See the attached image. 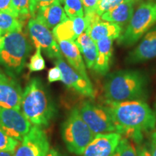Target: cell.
Wrapping results in <instances>:
<instances>
[{
	"instance_id": "obj_1",
	"label": "cell",
	"mask_w": 156,
	"mask_h": 156,
	"mask_svg": "<svg viewBox=\"0 0 156 156\" xmlns=\"http://www.w3.org/2000/svg\"><path fill=\"white\" fill-rule=\"evenodd\" d=\"M104 106L116 124L118 133L142 143L144 134L153 132L156 126V115L144 101L123 102L104 101Z\"/></svg>"
},
{
	"instance_id": "obj_2",
	"label": "cell",
	"mask_w": 156,
	"mask_h": 156,
	"mask_svg": "<svg viewBox=\"0 0 156 156\" xmlns=\"http://www.w3.org/2000/svg\"><path fill=\"white\" fill-rule=\"evenodd\" d=\"M150 79L138 69L119 70L109 74L103 85L105 100L114 102L144 101L149 95Z\"/></svg>"
},
{
	"instance_id": "obj_3",
	"label": "cell",
	"mask_w": 156,
	"mask_h": 156,
	"mask_svg": "<svg viewBox=\"0 0 156 156\" xmlns=\"http://www.w3.org/2000/svg\"><path fill=\"white\" fill-rule=\"evenodd\" d=\"M20 111L31 124L41 128L49 125L55 116V104L38 77L32 78L23 91Z\"/></svg>"
},
{
	"instance_id": "obj_4",
	"label": "cell",
	"mask_w": 156,
	"mask_h": 156,
	"mask_svg": "<svg viewBox=\"0 0 156 156\" xmlns=\"http://www.w3.org/2000/svg\"><path fill=\"white\" fill-rule=\"evenodd\" d=\"M30 50L28 39L22 30L0 36V65L15 77L24 69Z\"/></svg>"
},
{
	"instance_id": "obj_5",
	"label": "cell",
	"mask_w": 156,
	"mask_h": 156,
	"mask_svg": "<svg viewBox=\"0 0 156 156\" xmlns=\"http://www.w3.org/2000/svg\"><path fill=\"white\" fill-rule=\"evenodd\" d=\"M62 140L70 153L83 155L95 134L82 118L77 107L69 112L62 124Z\"/></svg>"
},
{
	"instance_id": "obj_6",
	"label": "cell",
	"mask_w": 156,
	"mask_h": 156,
	"mask_svg": "<svg viewBox=\"0 0 156 156\" xmlns=\"http://www.w3.org/2000/svg\"><path fill=\"white\" fill-rule=\"evenodd\" d=\"M155 24L156 2H144L134 12L125 30L118 38V44L124 47L133 46Z\"/></svg>"
},
{
	"instance_id": "obj_7",
	"label": "cell",
	"mask_w": 156,
	"mask_h": 156,
	"mask_svg": "<svg viewBox=\"0 0 156 156\" xmlns=\"http://www.w3.org/2000/svg\"><path fill=\"white\" fill-rule=\"evenodd\" d=\"M78 109L82 118L95 135L118 133L116 124L104 105L87 101L82 103Z\"/></svg>"
},
{
	"instance_id": "obj_8",
	"label": "cell",
	"mask_w": 156,
	"mask_h": 156,
	"mask_svg": "<svg viewBox=\"0 0 156 156\" xmlns=\"http://www.w3.org/2000/svg\"><path fill=\"white\" fill-rule=\"evenodd\" d=\"M29 35L36 48H41L45 51L48 57L56 59L62 57L59 46L50 29L35 18L28 21Z\"/></svg>"
},
{
	"instance_id": "obj_9",
	"label": "cell",
	"mask_w": 156,
	"mask_h": 156,
	"mask_svg": "<svg viewBox=\"0 0 156 156\" xmlns=\"http://www.w3.org/2000/svg\"><path fill=\"white\" fill-rule=\"evenodd\" d=\"M49 141L43 128L33 126L14 151V156H46Z\"/></svg>"
},
{
	"instance_id": "obj_10",
	"label": "cell",
	"mask_w": 156,
	"mask_h": 156,
	"mask_svg": "<svg viewBox=\"0 0 156 156\" xmlns=\"http://www.w3.org/2000/svg\"><path fill=\"white\" fill-rule=\"evenodd\" d=\"M0 127L7 135L21 142L30 130L32 124L20 110L0 106Z\"/></svg>"
},
{
	"instance_id": "obj_11",
	"label": "cell",
	"mask_w": 156,
	"mask_h": 156,
	"mask_svg": "<svg viewBox=\"0 0 156 156\" xmlns=\"http://www.w3.org/2000/svg\"><path fill=\"white\" fill-rule=\"evenodd\" d=\"M55 65L59 68L62 75V83L70 89H73L83 96L94 98L95 90L90 80H87L70 67L64 60L58 58L54 61Z\"/></svg>"
},
{
	"instance_id": "obj_12",
	"label": "cell",
	"mask_w": 156,
	"mask_h": 156,
	"mask_svg": "<svg viewBox=\"0 0 156 156\" xmlns=\"http://www.w3.org/2000/svg\"><path fill=\"white\" fill-rule=\"evenodd\" d=\"M23 90L15 77L0 70V106L20 110Z\"/></svg>"
},
{
	"instance_id": "obj_13",
	"label": "cell",
	"mask_w": 156,
	"mask_h": 156,
	"mask_svg": "<svg viewBox=\"0 0 156 156\" xmlns=\"http://www.w3.org/2000/svg\"><path fill=\"white\" fill-rule=\"evenodd\" d=\"M156 57V25L146 34L142 41L126 56L127 64H135Z\"/></svg>"
},
{
	"instance_id": "obj_14",
	"label": "cell",
	"mask_w": 156,
	"mask_h": 156,
	"mask_svg": "<svg viewBox=\"0 0 156 156\" xmlns=\"http://www.w3.org/2000/svg\"><path fill=\"white\" fill-rule=\"evenodd\" d=\"M122 138V135L118 133L96 134L83 156H111Z\"/></svg>"
},
{
	"instance_id": "obj_15",
	"label": "cell",
	"mask_w": 156,
	"mask_h": 156,
	"mask_svg": "<svg viewBox=\"0 0 156 156\" xmlns=\"http://www.w3.org/2000/svg\"><path fill=\"white\" fill-rule=\"evenodd\" d=\"M87 28L85 17L68 18L53 29V35L56 41H75Z\"/></svg>"
},
{
	"instance_id": "obj_16",
	"label": "cell",
	"mask_w": 156,
	"mask_h": 156,
	"mask_svg": "<svg viewBox=\"0 0 156 156\" xmlns=\"http://www.w3.org/2000/svg\"><path fill=\"white\" fill-rule=\"evenodd\" d=\"M33 18L41 23L48 29H53L67 19V16L61 4L56 2L38 9Z\"/></svg>"
},
{
	"instance_id": "obj_17",
	"label": "cell",
	"mask_w": 156,
	"mask_h": 156,
	"mask_svg": "<svg viewBox=\"0 0 156 156\" xmlns=\"http://www.w3.org/2000/svg\"><path fill=\"white\" fill-rule=\"evenodd\" d=\"M57 42L58 43L62 54H63L64 57L67 58L70 67H73L82 77L90 80L83 56L75 41H59Z\"/></svg>"
},
{
	"instance_id": "obj_18",
	"label": "cell",
	"mask_w": 156,
	"mask_h": 156,
	"mask_svg": "<svg viewBox=\"0 0 156 156\" xmlns=\"http://www.w3.org/2000/svg\"><path fill=\"white\" fill-rule=\"evenodd\" d=\"M97 57L93 70L100 75H106L110 69L113 58V39L103 38L96 42Z\"/></svg>"
},
{
	"instance_id": "obj_19",
	"label": "cell",
	"mask_w": 156,
	"mask_h": 156,
	"mask_svg": "<svg viewBox=\"0 0 156 156\" xmlns=\"http://www.w3.org/2000/svg\"><path fill=\"white\" fill-rule=\"evenodd\" d=\"M122 31V27L116 23L98 21L87 31V34L96 43L103 38H119Z\"/></svg>"
},
{
	"instance_id": "obj_20",
	"label": "cell",
	"mask_w": 156,
	"mask_h": 156,
	"mask_svg": "<svg viewBox=\"0 0 156 156\" xmlns=\"http://www.w3.org/2000/svg\"><path fill=\"white\" fill-rule=\"evenodd\" d=\"M133 5L131 2H124L103 13L101 18L102 20L116 23L119 25H125L126 23H129L134 14Z\"/></svg>"
},
{
	"instance_id": "obj_21",
	"label": "cell",
	"mask_w": 156,
	"mask_h": 156,
	"mask_svg": "<svg viewBox=\"0 0 156 156\" xmlns=\"http://www.w3.org/2000/svg\"><path fill=\"white\" fill-rule=\"evenodd\" d=\"M75 43L83 54L87 67L93 69L97 57L96 43L85 32L78 36Z\"/></svg>"
},
{
	"instance_id": "obj_22",
	"label": "cell",
	"mask_w": 156,
	"mask_h": 156,
	"mask_svg": "<svg viewBox=\"0 0 156 156\" xmlns=\"http://www.w3.org/2000/svg\"><path fill=\"white\" fill-rule=\"evenodd\" d=\"M21 21L12 15L0 11V36L14 31L22 30Z\"/></svg>"
},
{
	"instance_id": "obj_23",
	"label": "cell",
	"mask_w": 156,
	"mask_h": 156,
	"mask_svg": "<svg viewBox=\"0 0 156 156\" xmlns=\"http://www.w3.org/2000/svg\"><path fill=\"white\" fill-rule=\"evenodd\" d=\"M111 156H136V147L132 140L122 138Z\"/></svg>"
},
{
	"instance_id": "obj_24",
	"label": "cell",
	"mask_w": 156,
	"mask_h": 156,
	"mask_svg": "<svg viewBox=\"0 0 156 156\" xmlns=\"http://www.w3.org/2000/svg\"><path fill=\"white\" fill-rule=\"evenodd\" d=\"M64 12L69 18L84 17V9L81 0H64Z\"/></svg>"
},
{
	"instance_id": "obj_25",
	"label": "cell",
	"mask_w": 156,
	"mask_h": 156,
	"mask_svg": "<svg viewBox=\"0 0 156 156\" xmlns=\"http://www.w3.org/2000/svg\"><path fill=\"white\" fill-rule=\"evenodd\" d=\"M28 67L30 72H40L46 67L45 60L41 54V48H36V51L30 57Z\"/></svg>"
},
{
	"instance_id": "obj_26",
	"label": "cell",
	"mask_w": 156,
	"mask_h": 156,
	"mask_svg": "<svg viewBox=\"0 0 156 156\" xmlns=\"http://www.w3.org/2000/svg\"><path fill=\"white\" fill-rule=\"evenodd\" d=\"M18 145L19 142L17 140L7 135L2 129L0 127V151H14Z\"/></svg>"
},
{
	"instance_id": "obj_27",
	"label": "cell",
	"mask_w": 156,
	"mask_h": 156,
	"mask_svg": "<svg viewBox=\"0 0 156 156\" xmlns=\"http://www.w3.org/2000/svg\"><path fill=\"white\" fill-rule=\"evenodd\" d=\"M19 17H24L30 15V0H12Z\"/></svg>"
},
{
	"instance_id": "obj_28",
	"label": "cell",
	"mask_w": 156,
	"mask_h": 156,
	"mask_svg": "<svg viewBox=\"0 0 156 156\" xmlns=\"http://www.w3.org/2000/svg\"><path fill=\"white\" fill-rule=\"evenodd\" d=\"M124 2L125 1L124 0H99L96 9L97 14L101 16L103 13L108 12Z\"/></svg>"
},
{
	"instance_id": "obj_29",
	"label": "cell",
	"mask_w": 156,
	"mask_h": 156,
	"mask_svg": "<svg viewBox=\"0 0 156 156\" xmlns=\"http://www.w3.org/2000/svg\"><path fill=\"white\" fill-rule=\"evenodd\" d=\"M56 2L60 4L64 3V0H30V15L33 17V15L38 9Z\"/></svg>"
},
{
	"instance_id": "obj_30",
	"label": "cell",
	"mask_w": 156,
	"mask_h": 156,
	"mask_svg": "<svg viewBox=\"0 0 156 156\" xmlns=\"http://www.w3.org/2000/svg\"><path fill=\"white\" fill-rule=\"evenodd\" d=\"M0 11L19 18V15L15 10L12 0H0Z\"/></svg>"
},
{
	"instance_id": "obj_31",
	"label": "cell",
	"mask_w": 156,
	"mask_h": 156,
	"mask_svg": "<svg viewBox=\"0 0 156 156\" xmlns=\"http://www.w3.org/2000/svg\"><path fill=\"white\" fill-rule=\"evenodd\" d=\"M83 3L85 15L96 12V9L99 0H81Z\"/></svg>"
},
{
	"instance_id": "obj_32",
	"label": "cell",
	"mask_w": 156,
	"mask_h": 156,
	"mask_svg": "<svg viewBox=\"0 0 156 156\" xmlns=\"http://www.w3.org/2000/svg\"><path fill=\"white\" fill-rule=\"evenodd\" d=\"M48 80L49 83H54V82L62 81V72L57 66L49 69L48 73Z\"/></svg>"
},
{
	"instance_id": "obj_33",
	"label": "cell",
	"mask_w": 156,
	"mask_h": 156,
	"mask_svg": "<svg viewBox=\"0 0 156 156\" xmlns=\"http://www.w3.org/2000/svg\"><path fill=\"white\" fill-rule=\"evenodd\" d=\"M139 145L136 148V156H152L150 144L146 142L143 144L140 143Z\"/></svg>"
},
{
	"instance_id": "obj_34",
	"label": "cell",
	"mask_w": 156,
	"mask_h": 156,
	"mask_svg": "<svg viewBox=\"0 0 156 156\" xmlns=\"http://www.w3.org/2000/svg\"><path fill=\"white\" fill-rule=\"evenodd\" d=\"M150 145H151L152 156H156V132H153L151 134Z\"/></svg>"
},
{
	"instance_id": "obj_35",
	"label": "cell",
	"mask_w": 156,
	"mask_h": 156,
	"mask_svg": "<svg viewBox=\"0 0 156 156\" xmlns=\"http://www.w3.org/2000/svg\"><path fill=\"white\" fill-rule=\"evenodd\" d=\"M46 156H64L61 152H59L58 150L55 149V148L51 147L49 148L48 152Z\"/></svg>"
},
{
	"instance_id": "obj_36",
	"label": "cell",
	"mask_w": 156,
	"mask_h": 156,
	"mask_svg": "<svg viewBox=\"0 0 156 156\" xmlns=\"http://www.w3.org/2000/svg\"><path fill=\"white\" fill-rule=\"evenodd\" d=\"M14 151H0V156H14Z\"/></svg>"
},
{
	"instance_id": "obj_37",
	"label": "cell",
	"mask_w": 156,
	"mask_h": 156,
	"mask_svg": "<svg viewBox=\"0 0 156 156\" xmlns=\"http://www.w3.org/2000/svg\"><path fill=\"white\" fill-rule=\"evenodd\" d=\"M125 2H131L134 5V4H136V3H139L140 2H141L142 0H124Z\"/></svg>"
},
{
	"instance_id": "obj_38",
	"label": "cell",
	"mask_w": 156,
	"mask_h": 156,
	"mask_svg": "<svg viewBox=\"0 0 156 156\" xmlns=\"http://www.w3.org/2000/svg\"><path fill=\"white\" fill-rule=\"evenodd\" d=\"M155 112H156V101H155Z\"/></svg>"
},
{
	"instance_id": "obj_39",
	"label": "cell",
	"mask_w": 156,
	"mask_h": 156,
	"mask_svg": "<svg viewBox=\"0 0 156 156\" xmlns=\"http://www.w3.org/2000/svg\"><path fill=\"white\" fill-rule=\"evenodd\" d=\"M149 1H152V0H149Z\"/></svg>"
}]
</instances>
